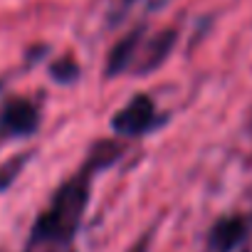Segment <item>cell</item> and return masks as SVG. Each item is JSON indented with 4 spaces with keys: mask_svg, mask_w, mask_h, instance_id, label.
Wrapping results in <instances>:
<instances>
[{
    "mask_svg": "<svg viewBox=\"0 0 252 252\" xmlns=\"http://www.w3.org/2000/svg\"><path fill=\"white\" fill-rule=\"evenodd\" d=\"M92 171H94V166L87 163L79 176H74L69 183H64L55 193L52 205L42 213V218L32 227V242L67 245L74 237L82 213L89 200V173Z\"/></svg>",
    "mask_w": 252,
    "mask_h": 252,
    "instance_id": "6da1fadb",
    "label": "cell"
},
{
    "mask_svg": "<svg viewBox=\"0 0 252 252\" xmlns=\"http://www.w3.org/2000/svg\"><path fill=\"white\" fill-rule=\"evenodd\" d=\"M156 124V104L146 96L139 94L126 104L121 111L114 114L111 119V129L121 136H141Z\"/></svg>",
    "mask_w": 252,
    "mask_h": 252,
    "instance_id": "7a4b0ae2",
    "label": "cell"
},
{
    "mask_svg": "<svg viewBox=\"0 0 252 252\" xmlns=\"http://www.w3.org/2000/svg\"><path fill=\"white\" fill-rule=\"evenodd\" d=\"M35 129H37V109L30 101L15 99L0 111V131L13 136H28Z\"/></svg>",
    "mask_w": 252,
    "mask_h": 252,
    "instance_id": "3957f363",
    "label": "cell"
},
{
    "mask_svg": "<svg viewBox=\"0 0 252 252\" xmlns=\"http://www.w3.org/2000/svg\"><path fill=\"white\" fill-rule=\"evenodd\" d=\"M247 230H250V220L247 218H240V215L222 218L210 230V252H230V250H235V245H240L245 240Z\"/></svg>",
    "mask_w": 252,
    "mask_h": 252,
    "instance_id": "277c9868",
    "label": "cell"
},
{
    "mask_svg": "<svg viewBox=\"0 0 252 252\" xmlns=\"http://www.w3.org/2000/svg\"><path fill=\"white\" fill-rule=\"evenodd\" d=\"M141 35H144V28H136L126 35L124 40H119L109 55V62H106V77H114V74H121L126 67H129L136 57V47L141 42Z\"/></svg>",
    "mask_w": 252,
    "mask_h": 252,
    "instance_id": "5b68a950",
    "label": "cell"
},
{
    "mask_svg": "<svg viewBox=\"0 0 252 252\" xmlns=\"http://www.w3.org/2000/svg\"><path fill=\"white\" fill-rule=\"evenodd\" d=\"M176 40H178V32L171 30V28L163 30V32H158L156 40H151V45H149V50H146V57H144V62L139 64L136 72H139V74H146V72H154L156 67H161L163 60L171 55Z\"/></svg>",
    "mask_w": 252,
    "mask_h": 252,
    "instance_id": "8992f818",
    "label": "cell"
},
{
    "mask_svg": "<svg viewBox=\"0 0 252 252\" xmlns=\"http://www.w3.org/2000/svg\"><path fill=\"white\" fill-rule=\"evenodd\" d=\"M50 74H52V79H55V82L67 84V82H74V79H77L79 67H77V62H74V60L62 57V60H57V62L50 67Z\"/></svg>",
    "mask_w": 252,
    "mask_h": 252,
    "instance_id": "52a82bcc",
    "label": "cell"
},
{
    "mask_svg": "<svg viewBox=\"0 0 252 252\" xmlns=\"http://www.w3.org/2000/svg\"><path fill=\"white\" fill-rule=\"evenodd\" d=\"M25 161H28V154H20V156H15V158H10L8 163L0 166V190H5V188L15 181V176L20 173V168L25 166Z\"/></svg>",
    "mask_w": 252,
    "mask_h": 252,
    "instance_id": "ba28073f",
    "label": "cell"
},
{
    "mask_svg": "<svg viewBox=\"0 0 252 252\" xmlns=\"http://www.w3.org/2000/svg\"><path fill=\"white\" fill-rule=\"evenodd\" d=\"M134 3H136V0H121V3H119V13H116V18H121L126 10H129V8L134 5Z\"/></svg>",
    "mask_w": 252,
    "mask_h": 252,
    "instance_id": "9c48e42d",
    "label": "cell"
},
{
    "mask_svg": "<svg viewBox=\"0 0 252 252\" xmlns=\"http://www.w3.org/2000/svg\"><path fill=\"white\" fill-rule=\"evenodd\" d=\"M146 247H149V237H144V240L139 242V250H131V252H144Z\"/></svg>",
    "mask_w": 252,
    "mask_h": 252,
    "instance_id": "30bf717a",
    "label": "cell"
},
{
    "mask_svg": "<svg viewBox=\"0 0 252 252\" xmlns=\"http://www.w3.org/2000/svg\"><path fill=\"white\" fill-rule=\"evenodd\" d=\"M242 252H250V250H242Z\"/></svg>",
    "mask_w": 252,
    "mask_h": 252,
    "instance_id": "8fae6325",
    "label": "cell"
}]
</instances>
